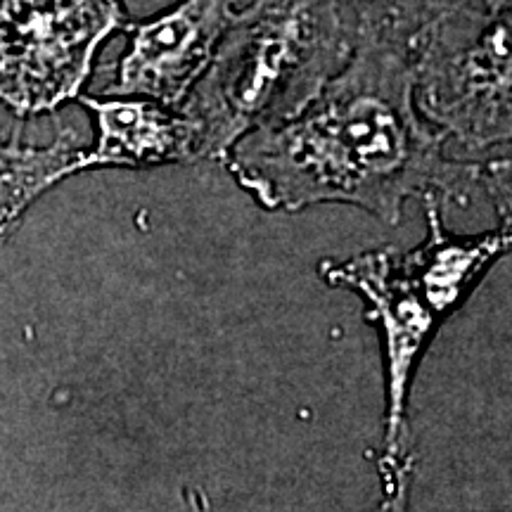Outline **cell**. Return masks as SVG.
<instances>
[{
    "mask_svg": "<svg viewBox=\"0 0 512 512\" xmlns=\"http://www.w3.org/2000/svg\"><path fill=\"white\" fill-rule=\"evenodd\" d=\"M76 102L91 112L95 124V140L86 147V171L200 162L195 128L178 107L117 95H79Z\"/></svg>",
    "mask_w": 512,
    "mask_h": 512,
    "instance_id": "52a82bcc",
    "label": "cell"
},
{
    "mask_svg": "<svg viewBox=\"0 0 512 512\" xmlns=\"http://www.w3.org/2000/svg\"><path fill=\"white\" fill-rule=\"evenodd\" d=\"M356 34L339 0H252L178 105L197 157L223 159L242 136L304 110L349 62Z\"/></svg>",
    "mask_w": 512,
    "mask_h": 512,
    "instance_id": "7a4b0ae2",
    "label": "cell"
},
{
    "mask_svg": "<svg viewBox=\"0 0 512 512\" xmlns=\"http://www.w3.org/2000/svg\"><path fill=\"white\" fill-rule=\"evenodd\" d=\"M458 0H339L358 41H387L406 48L415 31Z\"/></svg>",
    "mask_w": 512,
    "mask_h": 512,
    "instance_id": "9c48e42d",
    "label": "cell"
},
{
    "mask_svg": "<svg viewBox=\"0 0 512 512\" xmlns=\"http://www.w3.org/2000/svg\"><path fill=\"white\" fill-rule=\"evenodd\" d=\"M128 24L126 0H0V102L38 117L79 100L100 48Z\"/></svg>",
    "mask_w": 512,
    "mask_h": 512,
    "instance_id": "5b68a950",
    "label": "cell"
},
{
    "mask_svg": "<svg viewBox=\"0 0 512 512\" xmlns=\"http://www.w3.org/2000/svg\"><path fill=\"white\" fill-rule=\"evenodd\" d=\"M486 162L448 150L415 110L406 48L370 38L302 112L247 133L221 159L268 211L351 204L389 226L408 200L467 204Z\"/></svg>",
    "mask_w": 512,
    "mask_h": 512,
    "instance_id": "6da1fadb",
    "label": "cell"
},
{
    "mask_svg": "<svg viewBox=\"0 0 512 512\" xmlns=\"http://www.w3.org/2000/svg\"><path fill=\"white\" fill-rule=\"evenodd\" d=\"M81 171H86V147L72 128L43 147L0 143V245L38 197Z\"/></svg>",
    "mask_w": 512,
    "mask_h": 512,
    "instance_id": "ba28073f",
    "label": "cell"
},
{
    "mask_svg": "<svg viewBox=\"0 0 512 512\" xmlns=\"http://www.w3.org/2000/svg\"><path fill=\"white\" fill-rule=\"evenodd\" d=\"M427 238L401 252L380 247L349 259H325L318 275L328 285L347 287L366 302V318L380 332L384 358V446L380 456L411 448L408 401L413 375L432 337L470 297L489 266L510 249V228L479 235L448 233L439 197L422 200Z\"/></svg>",
    "mask_w": 512,
    "mask_h": 512,
    "instance_id": "3957f363",
    "label": "cell"
},
{
    "mask_svg": "<svg viewBox=\"0 0 512 512\" xmlns=\"http://www.w3.org/2000/svg\"><path fill=\"white\" fill-rule=\"evenodd\" d=\"M377 470L382 479V498L375 512H411L415 453L406 448L399 456H380Z\"/></svg>",
    "mask_w": 512,
    "mask_h": 512,
    "instance_id": "30bf717a",
    "label": "cell"
},
{
    "mask_svg": "<svg viewBox=\"0 0 512 512\" xmlns=\"http://www.w3.org/2000/svg\"><path fill=\"white\" fill-rule=\"evenodd\" d=\"M512 0H458L406 43L413 105L460 159L510 155Z\"/></svg>",
    "mask_w": 512,
    "mask_h": 512,
    "instance_id": "277c9868",
    "label": "cell"
},
{
    "mask_svg": "<svg viewBox=\"0 0 512 512\" xmlns=\"http://www.w3.org/2000/svg\"><path fill=\"white\" fill-rule=\"evenodd\" d=\"M238 10V0H178L145 22H131L128 48L105 95L178 107L209 67Z\"/></svg>",
    "mask_w": 512,
    "mask_h": 512,
    "instance_id": "8992f818",
    "label": "cell"
}]
</instances>
